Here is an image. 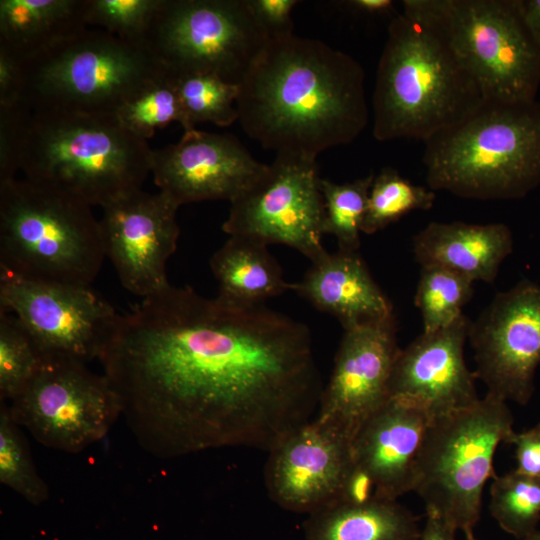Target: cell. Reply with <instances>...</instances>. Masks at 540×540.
Segmentation results:
<instances>
[{
	"instance_id": "1",
	"label": "cell",
	"mask_w": 540,
	"mask_h": 540,
	"mask_svg": "<svg viewBox=\"0 0 540 540\" xmlns=\"http://www.w3.org/2000/svg\"><path fill=\"white\" fill-rule=\"evenodd\" d=\"M150 454L269 451L312 420L323 387L309 328L264 304L171 284L120 315L99 359Z\"/></svg>"
},
{
	"instance_id": "2",
	"label": "cell",
	"mask_w": 540,
	"mask_h": 540,
	"mask_svg": "<svg viewBox=\"0 0 540 540\" xmlns=\"http://www.w3.org/2000/svg\"><path fill=\"white\" fill-rule=\"evenodd\" d=\"M364 79L358 61L319 40H269L239 83L238 122L265 149L317 158L368 124Z\"/></svg>"
},
{
	"instance_id": "3",
	"label": "cell",
	"mask_w": 540,
	"mask_h": 540,
	"mask_svg": "<svg viewBox=\"0 0 540 540\" xmlns=\"http://www.w3.org/2000/svg\"><path fill=\"white\" fill-rule=\"evenodd\" d=\"M391 19L372 98L379 141H427L465 119L485 97L420 0Z\"/></svg>"
},
{
	"instance_id": "4",
	"label": "cell",
	"mask_w": 540,
	"mask_h": 540,
	"mask_svg": "<svg viewBox=\"0 0 540 540\" xmlns=\"http://www.w3.org/2000/svg\"><path fill=\"white\" fill-rule=\"evenodd\" d=\"M425 143L430 189L479 200L518 199L540 185V103L486 100Z\"/></svg>"
},
{
	"instance_id": "5",
	"label": "cell",
	"mask_w": 540,
	"mask_h": 540,
	"mask_svg": "<svg viewBox=\"0 0 540 540\" xmlns=\"http://www.w3.org/2000/svg\"><path fill=\"white\" fill-rule=\"evenodd\" d=\"M152 151L116 115L32 111L20 170L35 183L103 207L141 188Z\"/></svg>"
},
{
	"instance_id": "6",
	"label": "cell",
	"mask_w": 540,
	"mask_h": 540,
	"mask_svg": "<svg viewBox=\"0 0 540 540\" xmlns=\"http://www.w3.org/2000/svg\"><path fill=\"white\" fill-rule=\"evenodd\" d=\"M91 207L27 178L0 182V270L90 286L106 257Z\"/></svg>"
},
{
	"instance_id": "7",
	"label": "cell",
	"mask_w": 540,
	"mask_h": 540,
	"mask_svg": "<svg viewBox=\"0 0 540 540\" xmlns=\"http://www.w3.org/2000/svg\"><path fill=\"white\" fill-rule=\"evenodd\" d=\"M506 402L487 393L469 407L432 418L417 455L412 491L423 500L426 514L466 538L474 536L485 483L496 476L495 452L514 433Z\"/></svg>"
},
{
	"instance_id": "8",
	"label": "cell",
	"mask_w": 540,
	"mask_h": 540,
	"mask_svg": "<svg viewBox=\"0 0 540 540\" xmlns=\"http://www.w3.org/2000/svg\"><path fill=\"white\" fill-rule=\"evenodd\" d=\"M23 100L32 111L116 115L121 104L162 69L143 45L86 29L24 62Z\"/></svg>"
},
{
	"instance_id": "9",
	"label": "cell",
	"mask_w": 540,
	"mask_h": 540,
	"mask_svg": "<svg viewBox=\"0 0 540 540\" xmlns=\"http://www.w3.org/2000/svg\"><path fill=\"white\" fill-rule=\"evenodd\" d=\"M489 101L527 103L540 85V47L520 0H420Z\"/></svg>"
},
{
	"instance_id": "10",
	"label": "cell",
	"mask_w": 540,
	"mask_h": 540,
	"mask_svg": "<svg viewBox=\"0 0 540 540\" xmlns=\"http://www.w3.org/2000/svg\"><path fill=\"white\" fill-rule=\"evenodd\" d=\"M266 42L246 0H164L144 46L174 75L239 84Z\"/></svg>"
},
{
	"instance_id": "11",
	"label": "cell",
	"mask_w": 540,
	"mask_h": 540,
	"mask_svg": "<svg viewBox=\"0 0 540 540\" xmlns=\"http://www.w3.org/2000/svg\"><path fill=\"white\" fill-rule=\"evenodd\" d=\"M8 404L14 421L45 447L78 453L103 439L121 416L119 397L107 377L86 363L44 358Z\"/></svg>"
},
{
	"instance_id": "12",
	"label": "cell",
	"mask_w": 540,
	"mask_h": 540,
	"mask_svg": "<svg viewBox=\"0 0 540 540\" xmlns=\"http://www.w3.org/2000/svg\"><path fill=\"white\" fill-rule=\"evenodd\" d=\"M317 158L276 154L271 164L230 202L222 225L229 236L282 244L316 262L323 247L324 201Z\"/></svg>"
},
{
	"instance_id": "13",
	"label": "cell",
	"mask_w": 540,
	"mask_h": 540,
	"mask_svg": "<svg viewBox=\"0 0 540 540\" xmlns=\"http://www.w3.org/2000/svg\"><path fill=\"white\" fill-rule=\"evenodd\" d=\"M0 308L24 325L43 358L100 359L120 314L91 286L26 279L0 270Z\"/></svg>"
},
{
	"instance_id": "14",
	"label": "cell",
	"mask_w": 540,
	"mask_h": 540,
	"mask_svg": "<svg viewBox=\"0 0 540 540\" xmlns=\"http://www.w3.org/2000/svg\"><path fill=\"white\" fill-rule=\"evenodd\" d=\"M468 340L487 393L526 405L540 365V285L522 280L496 294L470 323Z\"/></svg>"
},
{
	"instance_id": "15",
	"label": "cell",
	"mask_w": 540,
	"mask_h": 540,
	"mask_svg": "<svg viewBox=\"0 0 540 540\" xmlns=\"http://www.w3.org/2000/svg\"><path fill=\"white\" fill-rule=\"evenodd\" d=\"M179 207L166 193H148L141 188L102 207L100 226L106 257L132 294L145 298L170 284L166 266L180 235Z\"/></svg>"
},
{
	"instance_id": "16",
	"label": "cell",
	"mask_w": 540,
	"mask_h": 540,
	"mask_svg": "<svg viewBox=\"0 0 540 540\" xmlns=\"http://www.w3.org/2000/svg\"><path fill=\"white\" fill-rule=\"evenodd\" d=\"M352 467L351 440L314 418L268 451L264 482L277 505L311 514L339 501Z\"/></svg>"
},
{
	"instance_id": "17",
	"label": "cell",
	"mask_w": 540,
	"mask_h": 540,
	"mask_svg": "<svg viewBox=\"0 0 540 540\" xmlns=\"http://www.w3.org/2000/svg\"><path fill=\"white\" fill-rule=\"evenodd\" d=\"M395 316L344 330L316 419L353 441L362 424L389 399L400 348Z\"/></svg>"
},
{
	"instance_id": "18",
	"label": "cell",
	"mask_w": 540,
	"mask_h": 540,
	"mask_svg": "<svg viewBox=\"0 0 540 540\" xmlns=\"http://www.w3.org/2000/svg\"><path fill=\"white\" fill-rule=\"evenodd\" d=\"M231 134L192 129L181 139L152 151L151 173L159 191L179 206L228 200L245 191L266 169Z\"/></svg>"
},
{
	"instance_id": "19",
	"label": "cell",
	"mask_w": 540,
	"mask_h": 540,
	"mask_svg": "<svg viewBox=\"0 0 540 540\" xmlns=\"http://www.w3.org/2000/svg\"><path fill=\"white\" fill-rule=\"evenodd\" d=\"M470 323L463 314L445 328L422 332L401 349L391 374L389 397L415 402L431 418L476 403L480 399L477 378L464 357Z\"/></svg>"
},
{
	"instance_id": "20",
	"label": "cell",
	"mask_w": 540,
	"mask_h": 540,
	"mask_svg": "<svg viewBox=\"0 0 540 540\" xmlns=\"http://www.w3.org/2000/svg\"><path fill=\"white\" fill-rule=\"evenodd\" d=\"M431 416L415 402L389 397L359 428L353 463L378 498L397 500L413 490L417 455Z\"/></svg>"
},
{
	"instance_id": "21",
	"label": "cell",
	"mask_w": 540,
	"mask_h": 540,
	"mask_svg": "<svg viewBox=\"0 0 540 540\" xmlns=\"http://www.w3.org/2000/svg\"><path fill=\"white\" fill-rule=\"evenodd\" d=\"M290 290L333 315L344 330L394 317L392 303L358 251L328 252Z\"/></svg>"
},
{
	"instance_id": "22",
	"label": "cell",
	"mask_w": 540,
	"mask_h": 540,
	"mask_svg": "<svg viewBox=\"0 0 540 540\" xmlns=\"http://www.w3.org/2000/svg\"><path fill=\"white\" fill-rule=\"evenodd\" d=\"M513 236L503 223L430 222L413 238L416 261L458 272L473 282L492 283L513 251Z\"/></svg>"
},
{
	"instance_id": "23",
	"label": "cell",
	"mask_w": 540,
	"mask_h": 540,
	"mask_svg": "<svg viewBox=\"0 0 540 540\" xmlns=\"http://www.w3.org/2000/svg\"><path fill=\"white\" fill-rule=\"evenodd\" d=\"M85 0H1L0 46L24 62L87 28Z\"/></svg>"
},
{
	"instance_id": "24",
	"label": "cell",
	"mask_w": 540,
	"mask_h": 540,
	"mask_svg": "<svg viewBox=\"0 0 540 540\" xmlns=\"http://www.w3.org/2000/svg\"><path fill=\"white\" fill-rule=\"evenodd\" d=\"M306 540H420L418 518L397 500L339 501L304 523Z\"/></svg>"
},
{
	"instance_id": "25",
	"label": "cell",
	"mask_w": 540,
	"mask_h": 540,
	"mask_svg": "<svg viewBox=\"0 0 540 540\" xmlns=\"http://www.w3.org/2000/svg\"><path fill=\"white\" fill-rule=\"evenodd\" d=\"M266 244L229 236L213 254L210 267L218 282V296L241 304H263L290 290L282 268Z\"/></svg>"
},
{
	"instance_id": "26",
	"label": "cell",
	"mask_w": 540,
	"mask_h": 540,
	"mask_svg": "<svg viewBox=\"0 0 540 540\" xmlns=\"http://www.w3.org/2000/svg\"><path fill=\"white\" fill-rule=\"evenodd\" d=\"M116 117L128 131L146 141L172 122L185 129L175 76L162 67L121 104Z\"/></svg>"
},
{
	"instance_id": "27",
	"label": "cell",
	"mask_w": 540,
	"mask_h": 540,
	"mask_svg": "<svg viewBox=\"0 0 540 540\" xmlns=\"http://www.w3.org/2000/svg\"><path fill=\"white\" fill-rule=\"evenodd\" d=\"M174 76L186 121L184 131L202 122L227 127L238 121L239 84L206 73Z\"/></svg>"
},
{
	"instance_id": "28",
	"label": "cell",
	"mask_w": 540,
	"mask_h": 540,
	"mask_svg": "<svg viewBox=\"0 0 540 540\" xmlns=\"http://www.w3.org/2000/svg\"><path fill=\"white\" fill-rule=\"evenodd\" d=\"M473 281L440 266L421 267L414 304L421 313L423 332H433L454 323L472 298Z\"/></svg>"
},
{
	"instance_id": "29",
	"label": "cell",
	"mask_w": 540,
	"mask_h": 540,
	"mask_svg": "<svg viewBox=\"0 0 540 540\" xmlns=\"http://www.w3.org/2000/svg\"><path fill=\"white\" fill-rule=\"evenodd\" d=\"M435 191L415 185L391 167L375 175L370 187L362 233L374 234L414 210H429Z\"/></svg>"
},
{
	"instance_id": "30",
	"label": "cell",
	"mask_w": 540,
	"mask_h": 540,
	"mask_svg": "<svg viewBox=\"0 0 540 540\" xmlns=\"http://www.w3.org/2000/svg\"><path fill=\"white\" fill-rule=\"evenodd\" d=\"M374 173L342 184L321 178L323 233L333 235L339 250L358 251Z\"/></svg>"
},
{
	"instance_id": "31",
	"label": "cell",
	"mask_w": 540,
	"mask_h": 540,
	"mask_svg": "<svg viewBox=\"0 0 540 540\" xmlns=\"http://www.w3.org/2000/svg\"><path fill=\"white\" fill-rule=\"evenodd\" d=\"M490 512L499 526L525 540L540 520V478L517 471L495 476L490 487Z\"/></svg>"
},
{
	"instance_id": "32",
	"label": "cell",
	"mask_w": 540,
	"mask_h": 540,
	"mask_svg": "<svg viewBox=\"0 0 540 540\" xmlns=\"http://www.w3.org/2000/svg\"><path fill=\"white\" fill-rule=\"evenodd\" d=\"M0 482L34 505L49 498L48 485L39 475L6 402L0 404Z\"/></svg>"
},
{
	"instance_id": "33",
	"label": "cell",
	"mask_w": 540,
	"mask_h": 540,
	"mask_svg": "<svg viewBox=\"0 0 540 540\" xmlns=\"http://www.w3.org/2000/svg\"><path fill=\"white\" fill-rule=\"evenodd\" d=\"M33 338L12 313L0 308V400L10 402L43 362Z\"/></svg>"
},
{
	"instance_id": "34",
	"label": "cell",
	"mask_w": 540,
	"mask_h": 540,
	"mask_svg": "<svg viewBox=\"0 0 540 540\" xmlns=\"http://www.w3.org/2000/svg\"><path fill=\"white\" fill-rule=\"evenodd\" d=\"M164 0H85L87 25L143 45Z\"/></svg>"
},
{
	"instance_id": "35",
	"label": "cell",
	"mask_w": 540,
	"mask_h": 540,
	"mask_svg": "<svg viewBox=\"0 0 540 540\" xmlns=\"http://www.w3.org/2000/svg\"><path fill=\"white\" fill-rule=\"evenodd\" d=\"M32 115L30 106L19 102L0 106V182L16 178Z\"/></svg>"
},
{
	"instance_id": "36",
	"label": "cell",
	"mask_w": 540,
	"mask_h": 540,
	"mask_svg": "<svg viewBox=\"0 0 540 540\" xmlns=\"http://www.w3.org/2000/svg\"><path fill=\"white\" fill-rule=\"evenodd\" d=\"M267 41L293 35L292 12L297 0H246Z\"/></svg>"
},
{
	"instance_id": "37",
	"label": "cell",
	"mask_w": 540,
	"mask_h": 540,
	"mask_svg": "<svg viewBox=\"0 0 540 540\" xmlns=\"http://www.w3.org/2000/svg\"><path fill=\"white\" fill-rule=\"evenodd\" d=\"M24 87V61L0 46V106L12 105L22 100Z\"/></svg>"
},
{
	"instance_id": "38",
	"label": "cell",
	"mask_w": 540,
	"mask_h": 540,
	"mask_svg": "<svg viewBox=\"0 0 540 540\" xmlns=\"http://www.w3.org/2000/svg\"><path fill=\"white\" fill-rule=\"evenodd\" d=\"M507 444L515 446L518 473L540 478V422L533 428L514 433Z\"/></svg>"
},
{
	"instance_id": "39",
	"label": "cell",
	"mask_w": 540,
	"mask_h": 540,
	"mask_svg": "<svg viewBox=\"0 0 540 540\" xmlns=\"http://www.w3.org/2000/svg\"><path fill=\"white\" fill-rule=\"evenodd\" d=\"M342 4L350 12L365 17L389 16L392 19L399 13L396 12L392 0H349Z\"/></svg>"
},
{
	"instance_id": "40",
	"label": "cell",
	"mask_w": 540,
	"mask_h": 540,
	"mask_svg": "<svg viewBox=\"0 0 540 540\" xmlns=\"http://www.w3.org/2000/svg\"><path fill=\"white\" fill-rule=\"evenodd\" d=\"M456 530L434 515L427 514L420 540H456Z\"/></svg>"
},
{
	"instance_id": "41",
	"label": "cell",
	"mask_w": 540,
	"mask_h": 540,
	"mask_svg": "<svg viewBox=\"0 0 540 540\" xmlns=\"http://www.w3.org/2000/svg\"><path fill=\"white\" fill-rule=\"evenodd\" d=\"M525 25L540 47V0H520Z\"/></svg>"
},
{
	"instance_id": "42",
	"label": "cell",
	"mask_w": 540,
	"mask_h": 540,
	"mask_svg": "<svg viewBox=\"0 0 540 540\" xmlns=\"http://www.w3.org/2000/svg\"><path fill=\"white\" fill-rule=\"evenodd\" d=\"M525 540H540V531H535L530 536H528Z\"/></svg>"
},
{
	"instance_id": "43",
	"label": "cell",
	"mask_w": 540,
	"mask_h": 540,
	"mask_svg": "<svg viewBox=\"0 0 540 540\" xmlns=\"http://www.w3.org/2000/svg\"><path fill=\"white\" fill-rule=\"evenodd\" d=\"M466 540H478V539H476L475 536H472V537L466 538Z\"/></svg>"
}]
</instances>
